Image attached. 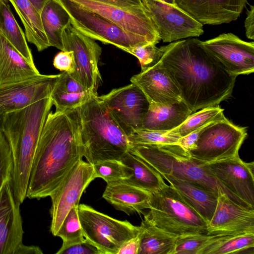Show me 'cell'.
<instances>
[{"instance_id":"obj_41","label":"cell","mask_w":254,"mask_h":254,"mask_svg":"<svg viewBox=\"0 0 254 254\" xmlns=\"http://www.w3.org/2000/svg\"><path fill=\"white\" fill-rule=\"evenodd\" d=\"M53 65L60 71L66 72L70 74H72L75 69L73 52L61 51L55 56Z\"/></svg>"},{"instance_id":"obj_30","label":"cell","mask_w":254,"mask_h":254,"mask_svg":"<svg viewBox=\"0 0 254 254\" xmlns=\"http://www.w3.org/2000/svg\"><path fill=\"white\" fill-rule=\"evenodd\" d=\"M139 227L138 254H171L176 240L174 237L144 219Z\"/></svg>"},{"instance_id":"obj_50","label":"cell","mask_w":254,"mask_h":254,"mask_svg":"<svg viewBox=\"0 0 254 254\" xmlns=\"http://www.w3.org/2000/svg\"><path fill=\"white\" fill-rule=\"evenodd\" d=\"M136 2L139 5H143L141 0H129Z\"/></svg>"},{"instance_id":"obj_18","label":"cell","mask_w":254,"mask_h":254,"mask_svg":"<svg viewBox=\"0 0 254 254\" xmlns=\"http://www.w3.org/2000/svg\"><path fill=\"white\" fill-rule=\"evenodd\" d=\"M59 75L40 74L0 86V107L6 113L22 109L51 96Z\"/></svg>"},{"instance_id":"obj_3","label":"cell","mask_w":254,"mask_h":254,"mask_svg":"<svg viewBox=\"0 0 254 254\" xmlns=\"http://www.w3.org/2000/svg\"><path fill=\"white\" fill-rule=\"evenodd\" d=\"M53 103L51 96L6 113L1 129L10 147L13 171L10 184L20 203L26 197L30 170L40 136Z\"/></svg>"},{"instance_id":"obj_11","label":"cell","mask_w":254,"mask_h":254,"mask_svg":"<svg viewBox=\"0 0 254 254\" xmlns=\"http://www.w3.org/2000/svg\"><path fill=\"white\" fill-rule=\"evenodd\" d=\"M160 39L172 42L203 34V25L176 4L141 0Z\"/></svg>"},{"instance_id":"obj_27","label":"cell","mask_w":254,"mask_h":254,"mask_svg":"<svg viewBox=\"0 0 254 254\" xmlns=\"http://www.w3.org/2000/svg\"><path fill=\"white\" fill-rule=\"evenodd\" d=\"M40 15L50 46L64 51L62 33L71 23L67 11L58 0H48L43 6Z\"/></svg>"},{"instance_id":"obj_23","label":"cell","mask_w":254,"mask_h":254,"mask_svg":"<svg viewBox=\"0 0 254 254\" xmlns=\"http://www.w3.org/2000/svg\"><path fill=\"white\" fill-rule=\"evenodd\" d=\"M0 32V86L40 74Z\"/></svg>"},{"instance_id":"obj_13","label":"cell","mask_w":254,"mask_h":254,"mask_svg":"<svg viewBox=\"0 0 254 254\" xmlns=\"http://www.w3.org/2000/svg\"><path fill=\"white\" fill-rule=\"evenodd\" d=\"M96 178L93 165L81 159L50 196L52 201L50 231L54 236H56L68 212L79 205L82 193Z\"/></svg>"},{"instance_id":"obj_47","label":"cell","mask_w":254,"mask_h":254,"mask_svg":"<svg viewBox=\"0 0 254 254\" xmlns=\"http://www.w3.org/2000/svg\"><path fill=\"white\" fill-rule=\"evenodd\" d=\"M35 6L38 11L40 13L41 11L48 0H29Z\"/></svg>"},{"instance_id":"obj_14","label":"cell","mask_w":254,"mask_h":254,"mask_svg":"<svg viewBox=\"0 0 254 254\" xmlns=\"http://www.w3.org/2000/svg\"><path fill=\"white\" fill-rule=\"evenodd\" d=\"M125 31L156 44L161 40L143 6L127 8L91 0H70Z\"/></svg>"},{"instance_id":"obj_34","label":"cell","mask_w":254,"mask_h":254,"mask_svg":"<svg viewBox=\"0 0 254 254\" xmlns=\"http://www.w3.org/2000/svg\"><path fill=\"white\" fill-rule=\"evenodd\" d=\"M56 236L60 237L63 241L61 248L85 240L78 217V205L74 206L68 212Z\"/></svg>"},{"instance_id":"obj_44","label":"cell","mask_w":254,"mask_h":254,"mask_svg":"<svg viewBox=\"0 0 254 254\" xmlns=\"http://www.w3.org/2000/svg\"><path fill=\"white\" fill-rule=\"evenodd\" d=\"M250 6L245 20L246 35L248 39L254 40V6L251 5Z\"/></svg>"},{"instance_id":"obj_17","label":"cell","mask_w":254,"mask_h":254,"mask_svg":"<svg viewBox=\"0 0 254 254\" xmlns=\"http://www.w3.org/2000/svg\"><path fill=\"white\" fill-rule=\"evenodd\" d=\"M254 233V209L244 207L231 199L220 189L216 207L207 224V234L228 235Z\"/></svg>"},{"instance_id":"obj_16","label":"cell","mask_w":254,"mask_h":254,"mask_svg":"<svg viewBox=\"0 0 254 254\" xmlns=\"http://www.w3.org/2000/svg\"><path fill=\"white\" fill-rule=\"evenodd\" d=\"M215 177L233 195L254 207V163L237 156L206 163Z\"/></svg>"},{"instance_id":"obj_8","label":"cell","mask_w":254,"mask_h":254,"mask_svg":"<svg viewBox=\"0 0 254 254\" xmlns=\"http://www.w3.org/2000/svg\"><path fill=\"white\" fill-rule=\"evenodd\" d=\"M58 0L68 13L71 25L94 40L113 45L125 52L130 48L151 43L125 31L99 14L70 0Z\"/></svg>"},{"instance_id":"obj_33","label":"cell","mask_w":254,"mask_h":254,"mask_svg":"<svg viewBox=\"0 0 254 254\" xmlns=\"http://www.w3.org/2000/svg\"><path fill=\"white\" fill-rule=\"evenodd\" d=\"M223 111L219 105L202 109L191 113L179 127L166 134L179 138L185 136L210 123L225 119Z\"/></svg>"},{"instance_id":"obj_5","label":"cell","mask_w":254,"mask_h":254,"mask_svg":"<svg viewBox=\"0 0 254 254\" xmlns=\"http://www.w3.org/2000/svg\"><path fill=\"white\" fill-rule=\"evenodd\" d=\"M129 152L142 159L161 176L187 181L217 194L222 189L233 201L248 206L216 180L206 163L192 158L178 144H130Z\"/></svg>"},{"instance_id":"obj_42","label":"cell","mask_w":254,"mask_h":254,"mask_svg":"<svg viewBox=\"0 0 254 254\" xmlns=\"http://www.w3.org/2000/svg\"><path fill=\"white\" fill-rule=\"evenodd\" d=\"M212 123L192 131L185 136L180 138L176 144L180 146L186 152L189 153L194 147L195 143L202 131L207 126Z\"/></svg>"},{"instance_id":"obj_1","label":"cell","mask_w":254,"mask_h":254,"mask_svg":"<svg viewBox=\"0 0 254 254\" xmlns=\"http://www.w3.org/2000/svg\"><path fill=\"white\" fill-rule=\"evenodd\" d=\"M192 38L162 46L160 61L194 113L219 105L232 95L236 76L230 74L201 44Z\"/></svg>"},{"instance_id":"obj_38","label":"cell","mask_w":254,"mask_h":254,"mask_svg":"<svg viewBox=\"0 0 254 254\" xmlns=\"http://www.w3.org/2000/svg\"><path fill=\"white\" fill-rule=\"evenodd\" d=\"M166 131L139 129L128 136L130 144H177L179 138Z\"/></svg>"},{"instance_id":"obj_9","label":"cell","mask_w":254,"mask_h":254,"mask_svg":"<svg viewBox=\"0 0 254 254\" xmlns=\"http://www.w3.org/2000/svg\"><path fill=\"white\" fill-rule=\"evenodd\" d=\"M247 135L246 127L235 125L225 118L207 126L188 153L205 163L232 158L239 155Z\"/></svg>"},{"instance_id":"obj_43","label":"cell","mask_w":254,"mask_h":254,"mask_svg":"<svg viewBox=\"0 0 254 254\" xmlns=\"http://www.w3.org/2000/svg\"><path fill=\"white\" fill-rule=\"evenodd\" d=\"M139 234L125 243L120 249L117 254H138L139 251Z\"/></svg>"},{"instance_id":"obj_40","label":"cell","mask_w":254,"mask_h":254,"mask_svg":"<svg viewBox=\"0 0 254 254\" xmlns=\"http://www.w3.org/2000/svg\"><path fill=\"white\" fill-rule=\"evenodd\" d=\"M56 254H101L100 251L85 239L64 248H61Z\"/></svg>"},{"instance_id":"obj_49","label":"cell","mask_w":254,"mask_h":254,"mask_svg":"<svg viewBox=\"0 0 254 254\" xmlns=\"http://www.w3.org/2000/svg\"><path fill=\"white\" fill-rule=\"evenodd\" d=\"M161 0L163 2H165L168 3H170V4H175V0Z\"/></svg>"},{"instance_id":"obj_2","label":"cell","mask_w":254,"mask_h":254,"mask_svg":"<svg viewBox=\"0 0 254 254\" xmlns=\"http://www.w3.org/2000/svg\"><path fill=\"white\" fill-rule=\"evenodd\" d=\"M83 157L77 108L50 111L33 158L26 197L50 196Z\"/></svg>"},{"instance_id":"obj_26","label":"cell","mask_w":254,"mask_h":254,"mask_svg":"<svg viewBox=\"0 0 254 254\" xmlns=\"http://www.w3.org/2000/svg\"><path fill=\"white\" fill-rule=\"evenodd\" d=\"M91 94L70 74L64 72L59 75L51 98L56 111H64L80 107Z\"/></svg>"},{"instance_id":"obj_10","label":"cell","mask_w":254,"mask_h":254,"mask_svg":"<svg viewBox=\"0 0 254 254\" xmlns=\"http://www.w3.org/2000/svg\"><path fill=\"white\" fill-rule=\"evenodd\" d=\"M62 37L64 51H72L73 54L75 69L70 75L91 93L98 95L102 80L98 68L102 48L71 23L64 30Z\"/></svg>"},{"instance_id":"obj_48","label":"cell","mask_w":254,"mask_h":254,"mask_svg":"<svg viewBox=\"0 0 254 254\" xmlns=\"http://www.w3.org/2000/svg\"><path fill=\"white\" fill-rule=\"evenodd\" d=\"M5 113L3 111L2 108L0 107V129H1V123L3 116Z\"/></svg>"},{"instance_id":"obj_31","label":"cell","mask_w":254,"mask_h":254,"mask_svg":"<svg viewBox=\"0 0 254 254\" xmlns=\"http://www.w3.org/2000/svg\"><path fill=\"white\" fill-rule=\"evenodd\" d=\"M7 0H0V32L25 59L34 64L25 36L13 16Z\"/></svg>"},{"instance_id":"obj_21","label":"cell","mask_w":254,"mask_h":254,"mask_svg":"<svg viewBox=\"0 0 254 254\" xmlns=\"http://www.w3.org/2000/svg\"><path fill=\"white\" fill-rule=\"evenodd\" d=\"M130 80L143 92L149 102L166 105L182 101L179 89L160 62L132 76Z\"/></svg>"},{"instance_id":"obj_20","label":"cell","mask_w":254,"mask_h":254,"mask_svg":"<svg viewBox=\"0 0 254 254\" xmlns=\"http://www.w3.org/2000/svg\"><path fill=\"white\" fill-rule=\"evenodd\" d=\"M175 2L202 25H219L237 20L247 0H175Z\"/></svg>"},{"instance_id":"obj_35","label":"cell","mask_w":254,"mask_h":254,"mask_svg":"<svg viewBox=\"0 0 254 254\" xmlns=\"http://www.w3.org/2000/svg\"><path fill=\"white\" fill-rule=\"evenodd\" d=\"M93 166L96 178H102L107 184L124 181L131 175L130 168L121 161L104 160L98 162Z\"/></svg>"},{"instance_id":"obj_6","label":"cell","mask_w":254,"mask_h":254,"mask_svg":"<svg viewBox=\"0 0 254 254\" xmlns=\"http://www.w3.org/2000/svg\"><path fill=\"white\" fill-rule=\"evenodd\" d=\"M148 209L144 219L174 237L207 234L206 221L170 185L151 192Z\"/></svg>"},{"instance_id":"obj_7","label":"cell","mask_w":254,"mask_h":254,"mask_svg":"<svg viewBox=\"0 0 254 254\" xmlns=\"http://www.w3.org/2000/svg\"><path fill=\"white\" fill-rule=\"evenodd\" d=\"M84 238L101 254H117L122 245L138 235L139 227L113 218L84 204L78 205Z\"/></svg>"},{"instance_id":"obj_22","label":"cell","mask_w":254,"mask_h":254,"mask_svg":"<svg viewBox=\"0 0 254 254\" xmlns=\"http://www.w3.org/2000/svg\"><path fill=\"white\" fill-rule=\"evenodd\" d=\"M102 196L116 209L130 215L149 208L151 192L122 181L108 183Z\"/></svg>"},{"instance_id":"obj_45","label":"cell","mask_w":254,"mask_h":254,"mask_svg":"<svg viewBox=\"0 0 254 254\" xmlns=\"http://www.w3.org/2000/svg\"><path fill=\"white\" fill-rule=\"evenodd\" d=\"M122 7L130 8L136 6H142L136 2L129 0H91Z\"/></svg>"},{"instance_id":"obj_32","label":"cell","mask_w":254,"mask_h":254,"mask_svg":"<svg viewBox=\"0 0 254 254\" xmlns=\"http://www.w3.org/2000/svg\"><path fill=\"white\" fill-rule=\"evenodd\" d=\"M254 247V233L216 235L200 254L238 253Z\"/></svg>"},{"instance_id":"obj_12","label":"cell","mask_w":254,"mask_h":254,"mask_svg":"<svg viewBox=\"0 0 254 254\" xmlns=\"http://www.w3.org/2000/svg\"><path fill=\"white\" fill-rule=\"evenodd\" d=\"M110 115L127 137L141 129L150 105L143 92L130 84L99 96Z\"/></svg>"},{"instance_id":"obj_37","label":"cell","mask_w":254,"mask_h":254,"mask_svg":"<svg viewBox=\"0 0 254 254\" xmlns=\"http://www.w3.org/2000/svg\"><path fill=\"white\" fill-rule=\"evenodd\" d=\"M153 43H149L128 49L126 52L135 56L141 65V72L144 71L157 64L160 61L164 50L157 48Z\"/></svg>"},{"instance_id":"obj_19","label":"cell","mask_w":254,"mask_h":254,"mask_svg":"<svg viewBox=\"0 0 254 254\" xmlns=\"http://www.w3.org/2000/svg\"><path fill=\"white\" fill-rule=\"evenodd\" d=\"M20 204L6 183L0 192V254H18L24 245Z\"/></svg>"},{"instance_id":"obj_46","label":"cell","mask_w":254,"mask_h":254,"mask_svg":"<svg viewBox=\"0 0 254 254\" xmlns=\"http://www.w3.org/2000/svg\"><path fill=\"white\" fill-rule=\"evenodd\" d=\"M41 249L37 246H27L23 245L18 252V254H42Z\"/></svg>"},{"instance_id":"obj_28","label":"cell","mask_w":254,"mask_h":254,"mask_svg":"<svg viewBox=\"0 0 254 254\" xmlns=\"http://www.w3.org/2000/svg\"><path fill=\"white\" fill-rule=\"evenodd\" d=\"M13 5L24 26L25 36L40 52L50 47L40 13L29 0H7Z\"/></svg>"},{"instance_id":"obj_36","label":"cell","mask_w":254,"mask_h":254,"mask_svg":"<svg viewBox=\"0 0 254 254\" xmlns=\"http://www.w3.org/2000/svg\"><path fill=\"white\" fill-rule=\"evenodd\" d=\"M216 236L199 234L177 237L171 254H200Z\"/></svg>"},{"instance_id":"obj_4","label":"cell","mask_w":254,"mask_h":254,"mask_svg":"<svg viewBox=\"0 0 254 254\" xmlns=\"http://www.w3.org/2000/svg\"><path fill=\"white\" fill-rule=\"evenodd\" d=\"M77 110L83 155L87 161L93 165L107 160L121 161L129 152L128 137L99 96L91 94Z\"/></svg>"},{"instance_id":"obj_39","label":"cell","mask_w":254,"mask_h":254,"mask_svg":"<svg viewBox=\"0 0 254 254\" xmlns=\"http://www.w3.org/2000/svg\"><path fill=\"white\" fill-rule=\"evenodd\" d=\"M13 171V157L9 143L0 129V192L3 186L10 182Z\"/></svg>"},{"instance_id":"obj_29","label":"cell","mask_w":254,"mask_h":254,"mask_svg":"<svg viewBox=\"0 0 254 254\" xmlns=\"http://www.w3.org/2000/svg\"><path fill=\"white\" fill-rule=\"evenodd\" d=\"M121 161L131 171L130 176L125 182L144 190L153 192L167 184L162 176L139 157L127 152Z\"/></svg>"},{"instance_id":"obj_24","label":"cell","mask_w":254,"mask_h":254,"mask_svg":"<svg viewBox=\"0 0 254 254\" xmlns=\"http://www.w3.org/2000/svg\"><path fill=\"white\" fill-rule=\"evenodd\" d=\"M192 113L183 101L166 105L150 102L141 129L168 132L179 127Z\"/></svg>"},{"instance_id":"obj_25","label":"cell","mask_w":254,"mask_h":254,"mask_svg":"<svg viewBox=\"0 0 254 254\" xmlns=\"http://www.w3.org/2000/svg\"><path fill=\"white\" fill-rule=\"evenodd\" d=\"M162 176L208 224L215 211L218 194L187 181L168 175Z\"/></svg>"},{"instance_id":"obj_15","label":"cell","mask_w":254,"mask_h":254,"mask_svg":"<svg viewBox=\"0 0 254 254\" xmlns=\"http://www.w3.org/2000/svg\"><path fill=\"white\" fill-rule=\"evenodd\" d=\"M204 49L231 75L249 74L254 71V42H248L231 33L201 41Z\"/></svg>"}]
</instances>
